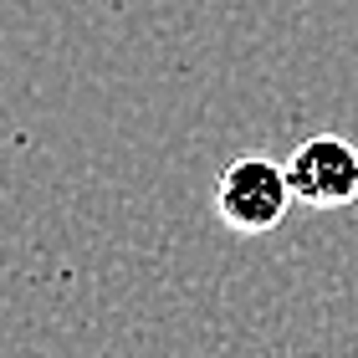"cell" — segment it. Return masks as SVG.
Instances as JSON below:
<instances>
[{"label": "cell", "mask_w": 358, "mask_h": 358, "mask_svg": "<svg viewBox=\"0 0 358 358\" xmlns=\"http://www.w3.org/2000/svg\"><path fill=\"white\" fill-rule=\"evenodd\" d=\"M287 185H292V200L313 210H343L358 200V149L338 134L302 138L287 159Z\"/></svg>", "instance_id": "cell-2"}, {"label": "cell", "mask_w": 358, "mask_h": 358, "mask_svg": "<svg viewBox=\"0 0 358 358\" xmlns=\"http://www.w3.org/2000/svg\"><path fill=\"white\" fill-rule=\"evenodd\" d=\"M215 210L241 236L276 231V225L287 220V210H292L287 164H271L262 154H246V159H236V164H225L220 185H215Z\"/></svg>", "instance_id": "cell-1"}]
</instances>
